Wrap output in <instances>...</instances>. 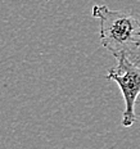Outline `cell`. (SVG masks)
<instances>
[{
  "instance_id": "2",
  "label": "cell",
  "mask_w": 140,
  "mask_h": 149,
  "mask_svg": "<svg viewBox=\"0 0 140 149\" xmlns=\"http://www.w3.org/2000/svg\"><path fill=\"white\" fill-rule=\"evenodd\" d=\"M116 59V66L108 70L105 77L116 82L122 93L125 100L122 126L131 127L136 122L135 105L140 95V66L138 64V61H132L125 55Z\"/></svg>"
},
{
  "instance_id": "3",
  "label": "cell",
  "mask_w": 140,
  "mask_h": 149,
  "mask_svg": "<svg viewBox=\"0 0 140 149\" xmlns=\"http://www.w3.org/2000/svg\"><path fill=\"white\" fill-rule=\"evenodd\" d=\"M46 1H50V0H46Z\"/></svg>"
},
{
  "instance_id": "1",
  "label": "cell",
  "mask_w": 140,
  "mask_h": 149,
  "mask_svg": "<svg viewBox=\"0 0 140 149\" xmlns=\"http://www.w3.org/2000/svg\"><path fill=\"white\" fill-rule=\"evenodd\" d=\"M93 17L99 19V39L113 57L132 59L140 50V21L122 10H112L107 5H94Z\"/></svg>"
}]
</instances>
